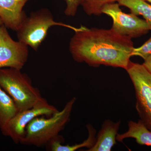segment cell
Masks as SVG:
<instances>
[{"label": "cell", "instance_id": "obj_1", "mask_svg": "<svg viewBox=\"0 0 151 151\" xmlns=\"http://www.w3.org/2000/svg\"><path fill=\"white\" fill-rule=\"evenodd\" d=\"M132 38L112 28L80 27L70 39L69 51L73 60L91 66L105 65L127 70L134 50Z\"/></svg>", "mask_w": 151, "mask_h": 151}, {"label": "cell", "instance_id": "obj_2", "mask_svg": "<svg viewBox=\"0 0 151 151\" xmlns=\"http://www.w3.org/2000/svg\"><path fill=\"white\" fill-rule=\"evenodd\" d=\"M21 70L0 68V86L13 100L19 112L48 104L39 90L33 86L29 76Z\"/></svg>", "mask_w": 151, "mask_h": 151}, {"label": "cell", "instance_id": "obj_3", "mask_svg": "<svg viewBox=\"0 0 151 151\" xmlns=\"http://www.w3.org/2000/svg\"><path fill=\"white\" fill-rule=\"evenodd\" d=\"M76 98L68 102L61 111L45 118L42 116L32 119L26 128L25 135L21 144L41 147L47 145L61 132L69 120Z\"/></svg>", "mask_w": 151, "mask_h": 151}, {"label": "cell", "instance_id": "obj_4", "mask_svg": "<svg viewBox=\"0 0 151 151\" xmlns=\"http://www.w3.org/2000/svg\"><path fill=\"white\" fill-rule=\"evenodd\" d=\"M55 26L69 28L74 31L78 29L55 22L48 9L42 8L32 12L27 17L17 32L18 40L37 51L47 36L49 29Z\"/></svg>", "mask_w": 151, "mask_h": 151}, {"label": "cell", "instance_id": "obj_5", "mask_svg": "<svg viewBox=\"0 0 151 151\" xmlns=\"http://www.w3.org/2000/svg\"><path fill=\"white\" fill-rule=\"evenodd\" d=\"M126 70L134 87L140 120L151 131V73L142 64L131 61Z\"/></svg>", "mask_w": 151, "mask_h": 151}, {"label": "cell", "instance_id": "obj_6", "mask_svg": "<svg viewBox=\"0 0 151 151\" xmlns=\"http://www.w3.org/2000/svg\"><path fill=\"white\" fill-rule=\"evenodd\" d=\"M120 6L118 3H110L105 5L102 9V13L113 19L112 29L131 38L139 37L149 32L150 27L145 20L134 14L123 12Z\"/></svg>", "mask_w": 151, "mask_h": 151}, {"label": "cell", "instance_id": "obj_7", "mask_svg": "<svg viewBox=\"0 0 151 151\" xmlns=\"http://www.w3.org/2000/svg\"><path fill=\"white\" fill-rule=\"evenodd\" d=\"M28 46L13 40L4 24L0 26V68H11L22 70L27 62Z\"/></svg>", "mask_w": 151, "mask_h": 151}, {"label": "cell", "instance_id": "obj_8", "mask_svg": "<svg viewBox=\"0 0 151 151\" xmlns=\"http://www.w3.org/2000/svg\"><path fill=\"white\" fill-rule=\"evenodd\" d=\"M58 111L54 106L48 104L19 112L1 129V131L15 143H20L25 135L27 126L32 119L42 116L50 117Z\"/></svg>", "mask_w": 151, "mask_h": 151}, {"label": "cell", "instance_id": "obj_9", "mask_svg": "<svg viewBox=\"0 0 151 151\" xmlns=\"http://www.w3.org/2000/svg\"><path fill=\"white\" fill-rule=\"evenodd\" d=\"M29 0H0V17L7 28L17 31L27 17L23 9Z\"/></svg>", "mask_w": 151, "mask_h": 151}, {"label": "cell", "instance_id": "obj_10", "mask_svg": "<svg viewBox=\"0 0 151 151\" xmlns=\"http://www.w3.org/2000/svg\"><path fill=\"white\" fill-rule=\"evenodd\" d=\"M120 122L106 120L98 133L96 142L88 151H110L116 144Z\"/></svg>", "mask_w": 151, "mask_h": 151}, {"label": "cell", "instance_id": "obj_11", "mask_svg": "<svg viewBox=\"0 0 151 151\" xmlns=\"http://www.w3.org/2000/svg\"><path fill=\"white\" fill-rule=\"evenodd\" d=\"M128 126L129 129L127 132L117 134V141L121 142L126 138H134L139 145L151 146V131L141 120L138 122L130 121Z\"/></svg>", "mask_w": 151, "mask_h": 151}, {"label": "cell", "instance_id": "obj_12", "mask_svg": "<svg viewBox=\"0 0 151 151\" xmlns=\"http://www.w3.org/2000/svg\"><path fill=\"white\" fill-rule=\"evenodd\" d=\"M86 127L89 135L87 139L83 142L75 144L73 145H63L61 142L62 139L58 135L47 144L48 146V149L52 151H75L83 147H87L88 149L90 148L96 142V131L91 125H88Z\"/></svg>", "mask_w": 151, "mask_h": 151}, {"label": "cell", "instance_id": "obj_13", "mask_svg": "<svg viewBox=\"0 0 151 151\" xmlns=\"http://www.w3.org/2000/svg\"><path fill=\"white\" fill-rule=\"evenodd\" d=\"M19 112L13 100L0 86V129Z\"/></svg>", "mask_w": 151, "mask_h": 151}, {"label": "cell", "instance_id": "obj_14", "mask_svg": "<svg viewBox=\"0 0 151 151\" xmlns=\"http://www.w3.org/2000/svg\"><path fill=\"white\" fill-rule=\"evenodd\" d=\"M119 5L129 9L131 13L145 19L151 30V5L145 0H119Z\"/></svg>", "mask_w": 151, "mask_h": 151}, {"label": "cell", "instance_id": "obj_15", "mask_svg": "<svg viewBox=\"0 0 151 151\" xmlns=\"http://www.w3.org/2000/svg\"><path fill=\"white\" fill-rule=\"evenodd\" d=\"M118 1L119 0H84L81 6L88 15L99 16L103 14L102 9L105 5Z\"/></svg>", "mask_w": 151, "mask_h": 151}, {"label": "cell", "instance_id": "obj_16", "mask_svg": "<svg viewBox=\"0 0 151 151\" xmlns=\"http://www.w3.org/2000/svg\"><path fill=\"white\" fill-rule=\"evenodd\" d=\"M151 55V37L142 45L137 48H134L132 56L140 57L145 60Z\"/></svg>", "mask_w": 151, "mask_h": 151}, {"label": "cell", "instance_id": "obj_17", "mask_svg": "<svg viewBox=\"0 0 151 151\" xmlns=\"http://www.w3.org/2000/svg\"><path fill=\"white\" fill-rule=\"evenodd\" d=\"M66 4L64 13L68 17H74L77 13L78 7L82 5L84 0H64Z\"/></svg>", "mask_w": 151, "mask_h": 151}, {"label": "cell", "instance_id": "obj_18", "mask_svg": "<svg viewBox=\"0 0 151 151\" xmlns=\"http://www.w3.org/2000/svg\"><path fill=\"white\" fill-rule=\"evenodd\" d=\"M142 64L146 69L151 73V55L144 60V62Z\"/></svg>", "mask_w": 151, "mask_h": 151}, {"label": "cell", "instance_id": "obj_19", "mask_svg": "<svg viewBox=\"0 0 151 151\" xmlns=\"http://www.w3.org/2000/svg\"><path fill=\"white\" fill-rule=\"evenodd\" d=\"M4 24V22H3L2 20L1 19V17H0V26H1L2 25Z\"/></svg>", "mask_w": 151, "mask_h": 151}, {"label": "cell", "instance_id": "obj_20", "mask_svg": "<svg viewBox=\"0 0 151 151\" xmlns=\"http://www.w3.org/2000/svg\"><path fill=\"white\" fill-rule=\"evenodd\" d=\"M151 3V0H145Z\"/></svg>", "mask_w": 151, "mask_h": 151}]
</instances>
